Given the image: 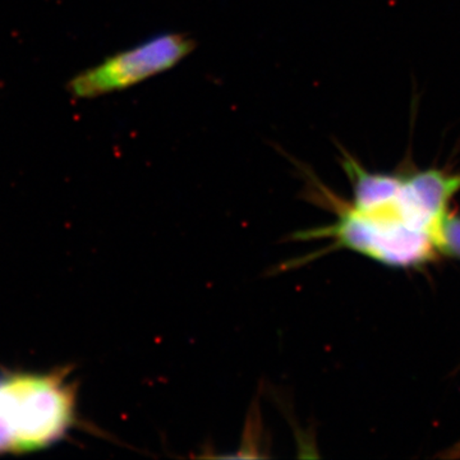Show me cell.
Returning a JSON list of instances; mask_svg holds the SVG:
<instances>
[{"instance_id": "6da1fadb", "label": "cell", "mask_w": 460, "mask_h": 460, "mask_svg": "<svg viewBox=\"0 0 460 460\" xmlns=\"http://www.w3.org/2000/svg\"><path fill=\"white\" fill-rule=\"evenodd\" d=\"M323 204L337 220L298 233L296 239L329 238L345 248L392 268H416L438 253L431 223L420 205L410 172H384L356 201L345 202L319 184Z\"/></svg>"}, {"instance_id": "3957f363", "label": "cell", "mask_w": 460, "mask_h": 460, "mask_svg": "<svg viewBox=\"0 0 460 460\" xmlns=\"http://www.w3.org/2000/svg\"><path fill=\"white\" fill-rule=\"evenodd\" d=\"M193 48L195 44L186 35L163 33L75 75L68 83V93L86 100L129 89L174 68Z\"/></svg>"}, {"instance_id": "277c9868", "label": "cell", "mask_w": 460, "mask_h": 460, "mask_svg": "<svg viewBox=\"0 0 460 460\" xmlns=\"http://www.w3.org/2000/svg\"><path fill=\"white\" fill-rule=\"evenodd\" d=\"M438 253L460 260V217L447 214L435 235Z\"/></svg>"}, {"instance_id": "7a4b0ae2", "label": "cell", "mask_w": 460, "mask_h": 460, "mask_svg": "<svg viewBox=\"0 0 460 460\" xmlns=\"http://www.w3.org/2000/svg\"><path fill=\"white\" fill-rule=\"evenodd\" d=\"M77 423L71 368L0 374V454L48 449Z\"/></svg>"}]
</instances>
